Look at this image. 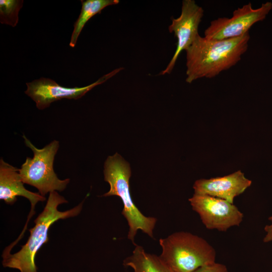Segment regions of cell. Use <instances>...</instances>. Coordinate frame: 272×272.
<instances>
[{
	"label": "cell",
	"instance_id": "cell-1",
	"mask_svg": "<svg viewBox=\"0 0 272 272\" xmlns=\"http://www.w3.org/2000/svg\"><path fill=\"white\" fill-rule=\"evenodd\" d=\"M249 32L238 37L216 40L199 35L186 50V82L212 78L235 65L247 51Z\"/></svg>",
	"mask_w": 272,
	"mask_h": 272
},
{
	"label": "cell",
	"instance_id": "cell-2",
	"mask_svg": "<svg viewBox=\"0 0 272 272\" xmlns=\"http://www.w3.org/2000/svg\"><path fill=\"white\" fill-rule=\"evenodd\" d=\"M66 202L67 201L57 191L49 193L43 211L34 220L35 226L29 230L30 235L26 244L14 254H2L4 267L16 269L20 272H37L36 255L41 247L48 241L49 228L59 219L78 215L82 210L84 201L66 211L58 210L59 205Z\"/></svg>",
	"mask_w": 272,
	"mask_h": 272
},
{
	"label": "cell",
	"instance_id": "cell-3",
	"mask_svg": "<svg viewBox=\"0 0 272 272\" xmlns=\"http://www.w3.org/2000/svg\"><path fill=\"white\" fill-rule=\"evenodd\" d=\"M104 180L110 185L109 190L102 196L115 195L122 200V215L126 219L129 230L127 238L134 244V238L139 230L153 238V230L157 219L144 215L133 202L129 191L131 170L129 165L118 153L108 157L104 165Z\"/></svg>",
	"mask_w": 272,
	"mask_h": 272
},
{
	"label": "cell",
	"instance_id": "cell-4",
	"mask_svg": "<svg viewBox=\"0 0 272 272\" xmlns=\"http://www.w3.org/2000/svg\"><path fill=\"white\" fill-rule=\"evenodd\" d=\"M161 260L173 272H193L216 262L214 248L205 239L190 232L180 231L161 238Z\"/></svg>",
	"mask_w": 272,
	"mask_h": 272
},
{
	"label": "cell",
	"instance_id": "cell-5",
	"mask_svg": "<svg viewBox=\"0 0 272 272\" xmlns=\"http://www.w3.org/2000/svg\"><path fill=\"white\" fill-rule=\"evenodd\" d=\"M23 138L26 146L33 153V158L27 157L19 169L23 182L36 188L43 196L48 193L64 190L70 179H59L53 169L59 141L53 140L42 149H38L24 135Z\"/></svg>",
	"mask_w": 272,
	"mask_h": 272
},
{
	"label": "cell",
	"instance_id": "cell-6",
	"mask_svg": "<svg viewBox=\"0 0 272 272\" xmlns=\"http://www.w3.org/2000/svg\"><path fill=\"white\" fill-rule=\"evenodd\" d=\"M272 9V3L267 2L257 9L249 3L238 8L231 18H219L210 23L204 32L209 39L223 40L241 36L256 23L264 20Z\"/></svg>",
	"mask_w": 272,
	"mask_h": 272
},
{
	"label": "cell",
	"instance_id": "cell-7",
	"mask_svg": "<svg viewBox=\"0 0 272 272\" xmlns=\"http://www.w3.org/2000/svg\"><path fill=\"white\" fill-rule=\"evenodd\" d=\"M188 200L208 229L225 232L239 226L243 221V213L234 203L226 200L194 193Z\"/></svg>",
	"mask_w": 272,
	"mask_h": 272
},
{
	"label": "cell",
	"instance_id": "cell-8",
	"mask_svg": "<svg viewBox=\"0 0 272 272\" xmlns=\"http://www.w3.org/2000/svg\"><path fill=\"white\" fill-rule=\"evenodd\" d=\"M123 69V67H119L114 70L96 82L83 87H64L52 79L41 78L27 83L25 93L35 102L38 109L42 110L57 100L81 98L95 86L103 83Z\"/></svg>",
	"mask_w": 272,
	"mask_h": 272
},
{
	"label": "cell",
	"instance_id": "cell-9",
	"mask_svg": "<svg viewBox=\"0 0 272 272\" xmlns=\"http://www.w3.org/2000/svg\"><path fill=\"white\" fill-rule=\"evenodd\" d=\"M203 9L194 0L182 1L181 13L177 18H171L172 23L168 27L169 32H174L177 38L176 49L165 69L160 73L170 74L183 50H186L199 35L198 27L203 16Z\"/></svg>",
	"mask_w": 272,
	"mask_h": 272
},
{
	"label": "cell",
	"instance_id": "cell-10",
	"mask_svg": "<svg viewBox=\"0 0 272 272\" xmlns=\"http://www.w3.org/2000/svg\"><path fill=\"white\" fill-rule=\"evenodd\" d=\"M251 183V180L238 170L222 177L197 180L193 188L194 194L218 197L233 203L234 198L242 194Z\"/></svg>",
	"mask_w": 272,
	"mask_h": 272
},
{
	"label": "cell",
	"instance_id": "cell-11",
	"mask_svg": "<svg viewBox=\"0 0 272 272\" xmlns=\"http://www.w3.org/2000/svg\"><path fill=\"white\" fill-rule=\"evenodd\" d=\"M23 182L19 169L6 162L3 159L0 160V199L8 205H13L17 200V196H23L27 198L31 203V211L29 219L34 214V210L37 202L46 200L45 196L39 192H33L26 189Z\"/></svg>",
	"mask_w": 272,
	"mask_h": 272
},
{
	"label": "cell",
	"instance_id": "cell-12",
	"mask_svg": "<svg viewBox=\"0 0 272 272\" xmlns=\"http://www.w3.org/2000/svg\"><path fill=\"white\" fill-rule=\"evenodd\" d=\"M124 266L131 267L134 272H173L160 256L146 252L140 245H135L131 255L123 261Z\"/></svg>",
	"mask_w": 272,
	"mask_h": 272
},
{
	"label": "cell",
	"instance_id": "cell-13",
	"mask_svg": "<svg viewBox=\"0 0 272 272\" xmlns=\"http://www.w3.org/2000/svg\"><path fill=\"white\" fill-rule=\"evenodd\" d=\"M82 8L78 18L75 22L70 42V46L74 47L79 36L86 23L94 16L100 14L105 8L117 5L118 0H86L81 1Z\"/></svg>",
	"mask_w": 272,
	"mask_h": 272
},
{
	"label": "cell",
	"instance_id": "cell-14",
	"mask_svg": "<svg viewBox=\"0 0 272 272\" xmlns=\"http://www.w3.org/2000/svg\"><path fill=\"white\" fill-rule=\"evenodd\" d=\"M23 0H1L0 22L15 27L19 21V12L23 7Z\"/></svg>",
	"mask_w": 272,
	"mask_h": 272
},
{
	"label": "cell",
	"instance_id": "cell-15",
	"mask_svg": "<svg viewBox=\"0 0 272 272\" xmlns=\"http://www.w3.org/2000/svg\"><path fill=\"white\" fill-rule=\"evenodd\" d=\"M193 272H228V270L225 265L214 262L201 266Z\"/></svg>",
	"mask_w": 272,
	"mask_h": 272
},
{
	"label": "cell",
	"instance_id": "cell-16",
	"mask_svg": "<svg viewBox=\"0 0 272 272\" xmlns=\"http://www.w3.org/2000/svg\"><path fill=\"white\" fill-rule=\"evenodd\" d=\"M268 220L270 222V224L266 225L264 228L265 235L263 239V242L264 243L272 242V215L269 217Z\"/></svg>",
	"mask_w": 272,
	"mask_h": 272
}]
</instances>
